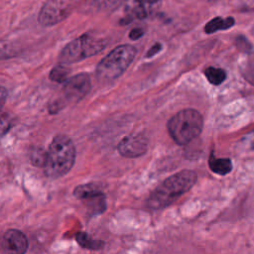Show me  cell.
Returning a JSON list of instances; mask_svg holds the SVG:
<instances>
[{"label": "cell", "mask_w": 254, "mask_h": 254, "mask_svg": "<svg viewBox=\"0 0 254 254\" xmlns=\"http://www.w3.org/2000/svg\"><path fill=\"white\" fill-rule=\"evenodd\" d=\"M196 179L195 172L190 170L181 171L169 177L150 194L147 205L152 209H161L170 205L190 190Z\"/></svg>", "instance_id": "1"}, {"label": "cell", "mask_w": 254, "mask_h": 254, "mask_svg": "<svg viewBox=\"0 0 254 254\" xmlns=\"http://www.w3.org/2000/svg\"><path fill=\"white\" fill-rule=\"evenodd\" d=\"M74 159L75 148L71 139L65 135H58L53 139L47 151L45 174L50 178H60L69 172Z\"/></svg>", "instance_id": "2"}, {"label": "cell", "mask_w": 254, "mask_h": 254, "mask_svg": "<svg viewBox=\"0 0 254 254\" xmlns=\"http://www.w3.org/2000/svg\"><path fill=\"white\" fill-rule=\"evenodd\" d=\"M202 117L194 109H184L168 122V131L179 145H186L197 137L202 130Z\"/></svg>", "instance_id": "3"}, {"label": "cell", "mask_w": 254, "mask_h": 254, "mask_svg": "<svg viewBox=\"0 0 254 254\" xmlns=\"http://www.w3.org/2000/svg\"><path fill=\"white\" fill-rule=\"evenodd\" d=\"M135 56L136 49L131 45L116 47L97 64L96 77L103 81L116 79L129 67Z\"/></svg>", "instance_id": "4"}, {"label": "cell", "mask_w": 254, "mask_h": 254, "mask_svg": "<svg viewBox=\"0 0 254 254\" xmlns=\"http://www.w3.org/2000/svg\"><path fill=\"white\" fill-rule=\"evenodd\" d=\"M107 44V41L99 35L85 33L71 42H69L61 52V64H70L85 60L101 52Z\"/></svg>", "instance_id": "5"}, {"label": "cell", "mask_w": 254, "mask_h": 254, "mask_svg": "<svg viewBox=\"0 0 254 254\" xmlns=\"http://www.w3.org/2000/svg\"><path fill=\"white\" fill-rule=\"evenodd\" d=\"M72 8V0H48L40 10L38 21L45 27L54 26L64 20Z\"/></svg>", "instance_id": "6"}, {"label": "cell", "mask_w": 254, "mask_h": 254, "mask_svg": "<svg viewBox=\"0 0 254 254\" xmlns=\"http://www.w3.org/2000/svg\"><path fill=\"white\" fill-rule=\"evenodd\" d=\"M161 6V0H126L124 14L129 20H142L153 15Z\"/></svg>", "instance_id": "7"}, {"label": "cell", "mask_w": 254, "mask_h": 254, "mask_svg": "<svg viewBox=\"0 0 254 254\" xmlns=\"http://www.w3.org/2000/svg\"><path fill=\"white\" fill-rule=\"evenodd\" d=\"M90 78L86 73H78L68 78L64 85V97L72 102L82 99L90 89Z\"/></svg>", "instance_id": "8"}, {"label": "cell", "mask_w": 254, "mask_h": 254, "mask_svg": "<svg viewBox=\"0 0 254 254\" xmlns=\"http://www.w3.org/2000/svg\"><path fill=\"white\" fill-rule=\"evenodd\" d=\"M0 248L4 254H24L28 248V240L23 232L9 229L0 238Z\"/></svg>", "instance_id": "9"}, {"label": "cell", "mask_w": 254, "mask_h": 254, "mask_svg": "<svg viewBox=\"0 0 254 254\" xmlns=\"http://www.w3.org/2000/svg\"><path fill=\"white\" fill-rule=\"evenodd\" d=\"M147 139L141 134H132L124 137L118 144V152L127 158H135L147 151Z\"/></svg>", "instance_id": "10"}, {"label": "cell", "mask_w": 254, "mask_h": 254, "mask_svg": "<svg viewBox=\"0 0 254 254\" xmlns=\"http://www.w3.org/2000/svg\"><path fill=\"white\" fill-rule=\"evenodd\" d=\"M73 193L78 199L85 201L93 209L95 206L97 209H100V205L105 206L104 194L99 190V188L93 184L78 186L75 188Z\"/></svg>", "instance_id": "11"}, {"label": "cell", "mask_w": 254, "mask_h": 254, "mask_svg": "<svg viewBox=\"0 0 254 254\" xmlns=\"http://www.w3.org/2000/svg\"><path fill=\"white\" fill-rule=\"evenodd\" d=\"M233 25H234V19L232 17H227V18L215 17L212 20H210L208 23H206L204 27V31L207 34H211L219 30H227L231 28Z\"/></svg>", "instance_id": "12"}, {"label": "cell", "mask_w": 254, "mask_h": 254, "mask_svg": "<svg viewBox=\"0 0 254 254\" xmlns=\"http://www.w3.org/2000/svg\"><path fill=\"white\" fill-rule=\"evenodd\" d=\"M208 163L211 171L221 176L230 173L232 169L231 161L226 158H216L213 155H211Z\"/></svg>", "instance_id": "13"}, {"label": "cell", "mask_w": 254, "mask_h": 254, "mask_svg": "<svg viewBox=\"0 0 254 254\" xmlns=\"http://www.w3.org/2000/svg\"><path fill=\"white\" fill-rule=\"evenodd\" d=\"M204 74L208 81L214 85H219L226 78V72L222 68H217L213 66L207 67L204 71Z\"/></svg>", "instance_id": "14"}, {"label": "cell", "mask_w": 254, "mask_h": 254, "mask_svg": "<svg viewBox=\"0 0 254 254\" xmlns=\"http://www.w3.org/2000/svg\"><path fill=\"white\" fill-rule=\"evenodd\" d=\"M68 73L69 68L66 66V64H60L52 68L50 72V78L56 82H65L68 79Z\"/></svg>", "instance_id": "15"}, {"label": "cell", "mask_w": 254, "mask_h": 254, "mask_svg": "<svg viewBox=\"0 0 254 254\" xmlns=\"http://www.w3.org/2000/svg\"><path fill=\"white\" fill-rule=\"evenodd\" d=\"M76 240L78 244L84 248L87 249H93V250H98L103 246V243L98 240L92 239L89 235H87L84 232H80L76 235Z\"/></svg>", "instance_id": "16"}, {"label": "cell", "mask_w": 254, "mask_h": 254, "mask_svg": "<svg viewBox=\"0 0 254 254\" xmlns=\"http://www.w3.org/2000/svg\"><path fill=\"white\" fill-rule=\"evenodd\" d=\"M17 55V48L12 41L0 40V60L10 59Z\"/></svg>", "instance_id": "17"}, {"label": "cell", "mask_w": 254, "mask_h": 254, "mask_svg": "<svg viewBox=\"0 0 254 254\" xmlns=\"http://www.w3.org/2000/svg\"><path fill=\"white\" fill-rule=\"evenodd\" d=\"M30 159L34 166L44 168L47 160V152L41 148H34L30 154Z\"/></svg>", "instance_id": "18"}, {"label": "cell", "mask_w": 254, "mask_h": 254, "mask_svg": "<svg viewBox=\"0 0 254 254\" xmlns=\"http://www.w3.org/2000/svg\"><path fill=\"white\" fill-rule=\"evenodd\" d=\"M13 125V117L8 112L0 111V137L4 136Z\"/></svg>", "instance_id": "19"}, {"label": "cell", "mask_w": 254, "mask_h": 254, "mask_svg": "<svg viewBox=\"0 0 254 254\" xmlns=\"http://www.w3.org/2000/svg\"><path fill=\"white\" fill-rule=\"evenodd\" d=\"M89 3L98 9H110L115 7L121 0H88Z\"/></svg>", "instance_id": "20"}, {"label": "cell", "mask_w": 254, "mask_h": 254, "mask_svg": "<svg viewBox=\"0 0 254 254\" xmlns=\"http://www.w3.org/2000/svg\"><path fill=\"white\" fill-rule=\"evenodd\" d=\"M235 44H236V47L240 50V51H242V52H244V53H249V52H251L252 51V45H251V43L245 38V37H243V36H238L237 38H236V40H235Z\"/></svg>", "instance_id": "21"}, {"label": "cell", "mask_w": 254, "mask_h": 254, "mask_svg": "<svg viewBox=\"0 0 254 254\" xmlns=\"http://www.w3.org/2000/svg\"><path fill=\"white\" fill-rule=\"evenodd\" d=\"M144 35V31L141 28H134L131 30L130 34H129V38L132 40H137L139 38H141Z\"/></svg>", "instance_id": "22"}, {"label": "cell", "mask_w": 254, "mask_h": 254, "mask_svg": "<svg viewBox=\"0 0 254 254\" xmlns=\"http://www.w3.org/2000/svg\"><path fill=\"white\" fill-rule=\"evenodd\" d=\"M161 49H162L161 44H159V43L155 44V45H154V46H152V47H151V49L148 51V53H147L146 57H147V58H150V57L155 56L157 53H159V52L161 51Z\"/></svg>", "instance_id": "23"}, {"label": "cell", "mask_w": 254, "mask_h": 254, "mask_svg": "<svg viewBox=\"0 0 254 254\" xmlns=\"http://www.w3.org/2000/svg\"><path fill=\"white\" fill-rule=\"evenodd\" d=\"M6 97H7V90L3 86H0V107L4 104Z\"/></svg>", "instance_id": "24"}]
</instances>
